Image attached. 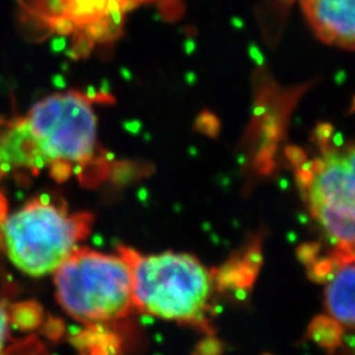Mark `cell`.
Here are the masks:
<instances>
[{"label":"cell","mask_w":355,"mask_h":355,"mask_svg":"<svg viewBox=\"0 0 355 355\" xmlns=\"http://www.w3.org/2000/svg\"><path fill=\"white\" fill-rule=\"evenodd\" d=\"M354 259H343L325 278V306L330 318L343 328L354 327Z\"/></svg>","instance_id":"cell-8"},{"label":"cell","mask_w":355,"mask_h":355,"mask_svg":"<svg viewBox=\"0 0 355 355\" xmlns=\"http://www.w3.org/2000/svg\"><path fill=\"white\" fill-rule=\"evenodd\" d=\"M54 284L58 303L85 324L125 318L135 308L130 267L119 253L79 246L54 271Z\"/></svg>","instance_id":"cell-5"},{"label":"cell","mask_w":355,"mask_h":355,"mask_svg":"<svg viewBox=\"0 0 355 355\" xmlns=\"http://www.w3.org/2000/svg\"><path fill=\"white\" fill-rule=\"evenodd\" d=\"M7 287L10 286L0 279V353L8 337L10 308H8V300H7Z\"/></svg>","instance_id":"cell-10"},{"label":"cell","mask_w":355,"mask_h":355,"mask_svg":"<svg viewBox=\"0 0 355 355\" xmlns=\"http://www.w3.org/2000/svg\"><path fill=\"white\" fill-rule=\"evenodd\" d=\"M303 13L324 44L354 51L355 0H300Z\"/></svg>","instance_id":"cell-7"},{"label":"cell","mask_w":355,"mask_h":355,"mask_svg":"<svg viewBox=\"0 0 355 355\" xmlns=\"http://www.w3.org/2000/svg\"><path fill=\"white\" fill-rule=\"evenodd\" d=\"M10 318L21 329H35L42 320L41 306L35 302H24L10 308Z\"/></svg>","instance_id":"cell-9"},{"label":"cell","mask_w":355,"mask_h":355,"mask_svg":"<svg viewBox=\"0 0 355 355\" xmlns=\"http://www.w3.org/2000/svg\"><path fill=\"white\" fill-rule=\"evenodd\" d=\"M148 0H19V20L38 38L62 36L87 54L123 33L128 12Z\"/></svg>","instance_id":"cell-6"},{"label":"cell","mask_w":355,"mask_h":355,"mask_svg":"<svg viewBox=\"0 0 355 355\" xmlns=\"http://www.w3.org/2000/svg\"><path fill=\"white\" fill-rule=\"evenodd\" d=\"M318 132V154L297 166V184L334 250L354 254V146L336 142L331 128L324 125Z\"/></svg>","instance_id":"cell-4"},{"label":"cell","mask_w":355,"mask_h":355,"mask_svg":"<svg viewBox=\"0 0 355 355\" xmlns=\"http://www.w3.org/2000/svg\"><path fill=\"white\" fill-rule=\"evenodd\" d=\"M1 246L10 261L31 277L54 272L94 227L89 212H70L62 200L37 196L3 220Z\"/></svg>","instance_id":"cell-3"},{"label":"cell","mask_w":355,"mask_h":355,"mask_svg":"<svg viewBox=\"0 0 355 355\" xmlns=\"http://www.w3.org/2000/svg\"><path fill=\"white\" fill-rule=\"evenodd\" d=\"M132 272L135 308L154 318L207 327L214 292L211 271L186 253L141 254L120 246Z\"/></svg>","instance_id":"cell-1"},{"label":"cell","mask_w":355,"mask_h":355,"mask_svg":"<svg viewBox=\"0 0 355 355\" xmlns=\"http://www.w3.org/2000/svg\"><path fill=\"white\" fill-rule=\"evenodd\" d=\"M35 142L41 171L64 183L71 177L86 182L99 158L98 117L94 98L78 91L60 92L36 103L24 116Z\"/></svg>","instance_id":"cell-2"},{"label":"cell","mask_w":355,"mask_h":355,"mask_svg":"<svg viewBox=\"0 0 355 355\" xmlns=\"http://www.w3.org/2000/svg\"><path fill=\"white\" fill-rule=\"evenodd\" d=\"M6 216H7V200L4 195L0 192V224L3 223Z\"/></svg>","instance_id":"cell-11"}]
</instances>
